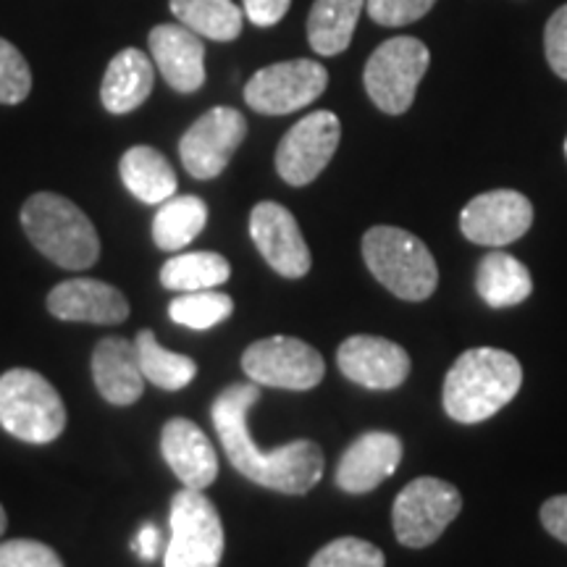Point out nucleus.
I'll use <instances>...</instances> for the list:
<instances>
[{
  "instance_id": "14",
  "label": "nucleus",
  "mask_w": 567,
  "mask_h": 567,
  "mask_svg": "<svg viewBox=\"0 0 567 567\" xmlns=\"http://www.w3.org/2000/svg\"><path fill=\"white\" fill-rule=\"evenodd\" d=\"M250 237L264 260L284 279H302L310 271L308 243L297 218L279 203H258L250 213Z\"/></svg>"
},
{
  "instance_id": "21",
  "label": "nucleus",
  "mask_w": 567,
  "mask_h": 567,
  "mask_svg": "<svg viewBox=\"0 0 567 567\" xmlns=\"http://www.w3.org/2000/svg\"><path fill=\"white\" fill-rule=\"evenodd\" d=\"M153 82V61L142 51H137V48H124V51L109 63V71H105L103 76V109L109 113H116V116L132 113L151 97Z\"/></svg>"
},
{
  "instance_id": "19",
  "label": "nucleus",
  "mask_w": 567,
  "mask_h": 567,
  "mask_svg": "<svg viewBox=\"0 0 567 567\" xmlns=\"http://www.w3.org/2000/svg\"><path fill=\"white\" fill-rule=\"evenodd\" d=\"M153 63L176 92H197L205 84V45L184 24H161L151 32Z\"/></svg>"
},
{
  "instance_id": "23",
  "label": "nucleus",
  "mask_w": 567,
  "mask_h": 567,
  "mask_svg": "<svg viewBox=\"0 0 567 567\" xmlns=\"http://www.w3.org/2000/svg\"><path fill=\"white\" fill-rule=\"evenodd\" d=\"M118 172H122L124 187L142 203L161 205L176 195V174L172 163L151 145L130 147Z\"/></svg>"
},
{
  "instance_id": "17",
  "label": "nucleus",
  "mask_w": 567,
  "mask_h": 567,
  "mask_svg": "<svg viewBox=\"0 0 567 567\" xmlns=\"http://www.w3.org/2000/svg\"><path fill=\"white\" fill-rule=\"evenodd\" d=\"M48 310L71 323H122L130 316V300L111 284L97 279H69L48 295Z\"/></svg>"
},
{
  "instance_id": "27",
  "label": "nucleus",
  "mask_w": 567,
  "mask_h": 567,
  "mask_svg": "<svg viewBox=\"0 0 567 567\" xmlns=\"http://www.w3.org/2000/svg\"><path fill=\"white\" fill-rule=\"evenodd\" d=\"M231 266L218 252H184L168 258L161 268V284L172 292H203L229 281Z\"/></svg>"
},
{
  "instance_id": "8",
  "label": "nucleus",
  "mask_w": 567,
  "mask_h": 567,
  "mask_svg": "<svg viewBox=\"0 0 567 567\" xmlns=\"http://www.w3.org/2000/svg\"><path fill=\"white\" fill-rule=\"evenodd\" d=\"M463 509V494L450 481L415 478L396 494L392 523L402 547H431Z\"/></svg>"
},
{
  "instance_id": "32",
  "label": "nucleus",
  "mask_w": 567,
  "mask_h": 567,
  "mask_svg": "<svg viewBox=\"0 0 567 567\" xmlns=\"http://www.w3.org/2000/svg\"><path fill=\"white\" fill-rule=\"evenodd\" d=\"M0 567H63V563L48 544L11 538L0 544Z\"/></svg>"
},
{
  "instance_id": "33",
  "label": "nucleus",
  "mask_w": 567,
  "mask_h": 567,
  "mask_svg": "<svg viewBox=\"0 0 567 567\" xmlns=\"http://www.w3.org/2000/svg\"><path fill=\"white\" fill-rule=\"evenodd\" d=\"M436 0H365L368 17L375 24L405 27L434 9Z\"/></svg>"
},
{
  "instance_id": "22",
  "label": "nucleus",
  "mask_w": 567,
  "mask_h": 567,
  "mask_svg": "<svg viewBox=\"0 0 567 567\" xmlns=\"http://www.w3.org/2000/svg\"><path fill=\"white\" fill-rule=\"evenodd\" d=\"M476 292L488 308H515L534 292V281L515 255L494 250L484 255L476 268Z\"/></svg>"
},
{
  "instance_id": "3",
  "label": "nucleus",
  "mask_w": 567,
  "mask_h": 567,
  "mask_svg": "<svg viewBox=\"0 0 567 567\" xmlns=\"http://www.w3.org/2000/svg\"><path fill=\"white\" fill-rule=\"evenodd\" d=\"M30 243L66 271H84L101 258V239L82 208L55 193H38L21 208Z\"/></svg>"
},
{
  "instance_id": "10",
  "label": "nucleus",
  "mask_w": 567,
  "mask_h": 567,
  "mask_svg": "<svg viewBox=\"0 0 567 567\" xmlns=\"http://www.w3.org/2000/svg\"><path fill=\"white\" fill-rule=\"evenodd\" d=\"M329 84V71L310 59L281 61L255 71L245 84V101L266 116H284L316 103Z\"/></svg>"
},
{
  "instance_id": "9",
  "label": "nucleus",
  "mask_w": 567,
  "mask_h": 567,
  "mask_svg": "<svg viewBox=\"0 0 567 567\" xmlns=\"http://www.w3.org/2000/svg\"><path fill=\"white\" fill-rule=\"evenodd\" d=\"M243 371L258 386L308 392L323 381L326 363L316 347L295 337H268L243 354Z\"/></svg>"
},
{
  "instance_id": "16",
  "label": "nucleus",
  "mask_w": 567,
  "mask_h": 567,
  "mask_svg": "<svg viewBox=\"0 0 567 567\" xmlns=\"http://www.w3.org/2000/svg\"><path fill=\"white\" fill-rule=\"evenodd\" d=\"M402 463L400 436L389 431H368L347 446L337 465V486L347 494H368L394 476Z\"/></svg>"
},
{
  "instance_id": "25",
  "label": "nucleus",
  "mask_w": 567,
  "mask_h": 567,
  "mask_svg": "<svg viewBox=\"0 0 567 567\" xmlns=\"http://www.w3.org/2000/svg\"><path fill=\"white\" fill-rule=\"evenodd\" d=\"M208 224V205L197 195H174L161 203L153 218V239L161 250L179 252Z\"/></svg>"
},
{
  "instance_id": "37",
  "label": "nucleus",
  "mask_w": 567,
  "mask_h": 567,
  "mask_svg": "<svg viewBox=\"0 0 567 567\" xmlns=\"http://www.w3.org/2000/svg\"><path fill=\"white\" fill-rule=\"evenodd\" d=\"M132 549L137 551L142 559H147V563L158 557V551H161V534H158V528H155L153 523H145V526L140 528L137 538H134V542H132Z\"/></svg>"
},
{
  "instance_id": "20",
  "label": "nucleus",
  "mask_w": 567,
  "mask_h": 567,
  "mask_svg": "<svg viewBox=\"0 0 567 567\" xmlns=\"http://www.w3.org/2000/svg\"><path fill=\"white\" fill-rule=\"evenodd\" d=\"M92 379L105 402L116 408L134 405L145 392L137 347L124 337H105L92 352Z\"/></svg>"
},
{
  "instance_id": "29",
  "label": "nucleus",
  "mask_w": 567,
  "mask_h": 567,
  "mask_svg": "<svg viewBox=\"0 0 567 567\" xmlns=\"http://www.w3.org/2000/svg\"><path fill=\"white\" fill-rule=\"evenodd\" d=\"M234 313V300L229 295L216 292V289H203V292H184L168 305V316L174 323L187 326V329L205 331L213 326L224 323Z\"/></svg>"
},
{
  "instance_id": "28",
  "label": "nucleus",
  "mask_w": 567,
  "mask_h": 567,
  "mask_svg": "<svg viewBox=\"0 0 567 567\" xmlns=\"http://www.w3.org/2000/svg\"><path fill=\"white\" fill-rule=\"evenodd\" d=\"M134 347H137L142 375L158 389L179 392L197 375L195 360L187 358V354L166 350L151 329L140 331L137 339H134Z\"/></svg>"
},
{
  "instance_id": "11",
  "label": "nucleus",
  "mask_w": 567,
  "mask_h": 567,
  "mask_svg": "<svg viewBox=\"0 0 567 567\" xmlns=\"http://www.w3.org/2000/svg\"><path fill=\"white\" fill-rule=\"evenodd\" d=\"M339 140H342V124H339L337 113H310L284 134L279 151H276V172L292 187L316 182L334 158Z\"/></svg>"
},
{
  "instance_id": "35",
  "label": "nucleus",
  "mask_w": 567,
  "mask_h": 567,
  "mask_svg": "<svg viewBox=\"0 0 567 567\" xmlns=\"http://www.w3.org/2000/svg\"><path fill=\"white\" fill-rule=\"evenodd\" d=\"M245 17L258 27H274L289 11L292 0H243Z\"/></svg>"
},
{
  "instance_id": "5",
  "label": "nucleus",
  "mask_w": 567,
  "mask_h": 567,
  "mask_svg": "<svg viewBox=\"0 0 567 567\" xmlns=\"http://www.w3.org/2000/svg\"><path fill=\"white\" fill-rule=\"evenodd\" d=\"M0 425L27 444H51L66 429V408L45 375L11 368L0 375Z\"/></svg>"
},
{
  "instance_id": "7",
  "label": "nucleus",
  "mask_w": 567,
  "mask_h": 567,
  "mask_svg": "<svg viewBox=\"0 0 567 567\" xmlns=\"http://www.w3.org/2000/svg\"><path fill=\"white\" fill-rule=\"evenodd\" d=\"M431 63L429 48L415 38H392L373 51L365 63V92L379 111L400 116L415 101L417 84Z\"/></svg>"
},
{
  "instance_id": "18",
  "label": "nucleus",
  "mask_w": 567,
  "mask_h": 567,
  "mask_svg": "<svg viewBox=\"0 0 567 567\" xmlns=\"http://www.w3.org/2000/svg\"><path fill=\"white\" fill-rule=\"evenodd\" d=\"M161 452L184 488L203 492L218 476V457L203 429L187 417H172L161 431Z\"/></svg>"
},
{
  "instance_id": "30",
  "label": "nucleus",
  "mask_w": 567,
  "mask_h": 567,
  "mask_svg": "<svg viewBox=\"0 0 567 567\" xmlns=\"http://www.w3.org/2000/svg\"><path fill=\"white\" fill-rule=\"evenodd\" d=\"M384 551L363 538L342 536L318 549L308 567H384Z\"/></svg>"
},
{
  "instance_id": "4",
  "label": "nucleus",
  "mask_w": 567,
  "mask_h": 567,
  "mask_svg": "<svg viewBox=\"0 0 567 567\" xmlns=\"http://www.w3.org/2000/svg\"><path fill=\"white\" fill-rule=\"evenodd\" d=\"M363 258L373 279L400 300L421 302L436 292V260L415 234L396 226H373L363 237Z\"/></svg>"
},
{
  "instance_id": "38",
  "label": "nucleus",
  "mask_w": 567,
  "mask_h": 567,
  "mask_svg": "<svg viewBox=\"0 0 567 567\" xmlns=\"http://www.w3.org/2000/svg\"><path fill=\"white\" fill-rule=\"evenodd\" d=\"M6 523H9V520H6V509H3V505H0V534L6 530Z\"/></svg>"
},
{
  "instance_id": "34",
  "label": "nucleus",
  "mask_w": 567,
  "mask_h": 567,
  "mask_svg": "<svg viewBox=\"0 0 567 567\" xmlns=\"http://www.w3.org/2000/svg\"><path fill=\"white\" fill-rule=\"evenodd\" d=\"M544 53L559 80H567V6L557 9L544 30Z\"/></svg>"
},
{
  "instance_id": "13",
  "label": "nucleus",
  "mask_w": 567,
  "mask_h": 567,
  "mask_svg": "<svg viewBox=\"0 0 567 567\" xmlns=\"http://www.w3.org/2000/svg\"><path fill=\"white\" fill-rule=\"evenodd\" d=\"M534 224V205L515 189L476 195L460 213V229L473 245L505 247L520 239Z\"/></svg>"
},
{
  "instance_id": "12",
  "label": "nucleus",
  "mask_w": 567,
  "mask_h": 567,
  "mask_svg": "<svg viewBox=\"0 0 567 567\" xmlns=\"http://www.w3.org/2000/svg\"><path fill=\"white\" fill-rule=\"evenodd\" d=\"M247 137V118L237 109L218 105L208 113H203L197 122L184 132L179 142V155L184 168L195 179H216L229 166V161L237 153Z\"/></svg>"
},
{
  "instance_id": "39",
  "label": "nucleus",
  "mask_w": 567,
  "mask_h": 567,
  "mask_svg": "<svg viewBox=\"0 0 567 567\" xmlns=\"http://www.w3.org/2000/svg\"><path fill=\"white\" fill-rule=\"evenodd\" d=\"M565 155H567V140H565Z\"/></svg>"
},
{
  "instance_id": "24",
  "label": "nucleus",
  "mask_w": 567,
  "mask_h": 567,
  "mask_svg": "<svg viewBox=\"0 0 567 567\" xmlns=\"http://www.w3.org/2000/svg\"><path fill=\"white\" fill-rule=\"evenodd\" d=\"M365 0H316L308 17V40L318 55H339L350 48Z\"/></svg>"
},
{
  "instance_id": "31",
  "label": "nucleus",
  "mask_w": 567,
  "mask_h": 567,
  "mask_svg": "<svg viewBox=\"0 0 567 567\" xmlns=\"http://www.w3.org/2000/svg\"><path fill=\"white\" fill-rule=\"evenodd\" d=\"M32 90V71L17 45L0 38V103L19 105Z\"/></svg>"
},
{
  "instance_id": "2",
  "label": "nucleus",
  "mask_w": 567,
  "mask_h": 567,
  "mask_svg": "<svg viewBox=\"0 0 567 567\" xmlns=\"http://www.w3.org/2000/svg\"><path fill=\"white\" fill-rule=\"evenodd\" d=\"M520 384L523 368L513 352L476 347L452 363L444 379L442 402L452 421L473 425L509 405L520 392Z\"/></svg>"
},
{
  "instance_id": "36",
  "label": "nucleus",
  "mask_w": 567,
  "mask_h": 567,
  "mask_svg": "<svg viewBox=\"0 0 567 567\" xmlns=\"http://www.w3.org/2000/svg\"><path fill=\"white\" fill-rule=\"evenodd\" d=\"M542 523L557 542L567 544V494L551 496L542 505Z\"/></svg>"
},
{
  "instance_id": "15",
  "label": "nucleus",
  "mask_w": 567,
  "mask_h": 567,
  "mask_svg": "<svg viewBox=\"0 0 567 567\" xmlns=\"http://www.w3.org/2000/svg\"><path fill=\"white\" fill-rule=\"evenodd\" d=\"M337 365L352 384L373 389V392H389L408 381L410 354L384 337L358 334L344 339L339 347Z\"/></svg>"
},
{
  "instance_id": "1",
  "label": "nucleus",
  "mask_w": 567,
  "mask_h": 567,
  "mask_svg": "<svg viewBox=\"0 0 567 567\" xmlns=\"http://www.w3.org/2000/svg\"><path fill=\"white\" fill-rule=\"evenodd\" d=\"M260 400L258 384L226 386L210 408L213 425L229 463L252 484L279 494L302 496L323 476V452L310 439H297L264 452L250 436V410Z\"/></svg>"
},
{
  "instance_id": "26",
  "label": "nucleus",
  "mask_w": 567,
  "mask_h": 567,
  "mask_svg": "<svg viewBox=\"0 0 567 567\" xmlns=\"http://www.w3.org/2000/svg\"><path fill=\"white\" fill-rule=\"evenodd\" d=\"M174 17L187 30L216 42H231L243 34L245 13L231 0H172Z\"/></svg>"
},
{
  "instance_id": "6",
  "label": "nucleus",
  "mask_w": 567,
  "mask_h": 567,
  "mask_svg": "<svg viewBox=\"0 0 567 567\" xmlns=\"http://www.w3.org/2000/svg\"><path fill=\"white\" fill-rule=\"evenodd\" d=\"M172 538L163 567H218L224 557V523L203 492L182 488L172 499Z\"/></svg>"
}]
</instances>
